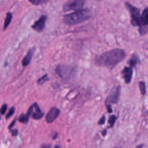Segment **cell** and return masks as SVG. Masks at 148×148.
Instances as JSON below:
<instances>
[{"label":"cell","mask_w":148,"mask_h":148,"mask_svg":"<svg viewBox=\"0 0 148 148\" xmlns=\"http://www.w3.org/2000/svg\"><path fill=\"white\" fill-rule=\"evenodd\" d=\"M126 57V53L122 49H116L106 52L96 59V63L100 67L112 68Z\"/></svg>","instance_id":"1"},{"label":"cell","mask_w":148,"mask_h":148,"mask_svg":"<svg viewBox=\"0 0 148 148\" xmlns=\"http://www.w3.org/2000/svg\"><path fill=\"white\" fill-rule=\"evenodd\" d=\"M91 11L89 9H82L64 16V22L68 25H75L81 23L91 17Z\"/></svg>","instance_id":"2"},{"label":"cell","mask_w":148,"mask_h":148,"mask_svg":"<svg viewBox=\"0 0 148 148\" xmlns=\"http://www.w3.org/2000/svg\"><path fill=\"white\" fill-rule=\"evenodd\" d=\"M120 96V86H115L111 90L109 95L105 100V106L109 113L112 112L111 104H116L119 102Z\"/></svg>","instance_id":"3"},{"label":"cell","mask_w":148,"mask_h":148,"mask_svg":"<svg viewBox=\"0 0 148 148\" xmlns=\"http://www.w3.org/2000/svg\"><path fill=\"white\" fill-rule=\"evenodd\" d=\"M85 1L83 0H73L66 2L63 7L64 12L70 11H80L83 7Z\"/></svg>","instance_id":"4"},{"label":"cell","mask_w":148,"mask_h":148,"mask_svg":"<svg viewBox=\"0 0 148 148\" xmlns=\"http://www.w3.org/2000/svg\"><path fill=\"white\" fill-rule=\"evenodd\" d=\"M125 6L127 9L129 11L131 17V24L133 26H137V22L140 17V10L135 7H134L129 3L126 2Z\"/></svg>","instance_id":"5"},{"label":"cell","mask_w":148,"mask_h":148,"mask_svg":"<svg viewBox=\"0 0 148 148\" xmlns=\"http://www.w3.org/2000/svg\"><path fill=\"white\" fill-rule=\"evenodd\" d=\"M60 114V110L56 107L52 108L47 114L45 120L48 123H52L57 118Z\"/></svg>","instance_id":"6"},{"label":"cell","mask_w":148,"mask_h":148,"mask_svg":"<svg viewBox=\"0 0 148 148\" xmlns=\"http://www.w3.org/2000/svg\"><path fill=\"white\" fill-rule=\"evenodd\" d=\"M47 19V17L45 15L41 16L38 20H36L34 24L31 26L32 28L35 31L41 32H42L45 26V23Z\"/></svg>","instance_id":"7"},{"label":"cell","mask_w":148,"mask_h":148,"mask_svg":"<svg viewBox=\"0 0 148 148\" xmlns=\"http://www.w3.org/2000/svg\"><path fill=\"white\" fill-rule=\"evenodd\" d=\"M147 26H148V7L143 11L137 24V26H139V27H146Z\"/></svg>","instance_id":"8"},{"label":"cell","mask_w":148,"mask_h":148,"mask_svg":"<svg viewBox=\"0 0 148 148\" xmlns=\"http://www.w3.org/2000/svg\"><path fill=\"white\" fill-rule=\"evenodd\" d=\"M32 106V112L31 116L35 120H40L44 116V113L41 110L37 103H34Z\"/></svg>","instance_id":"9"},{"label":"cell","mask_w":148,"mask_h":148,"mask_svg":"<svg viewBox=\"0 0 148 148\" xmlns=\"http://www.w3.org/2000/svg\"><path fill=\"white\" fill-rule=\"evenodd\" d=\"M133 70L131 67H125L122 71L123 78L126 83H129L131 82L133 77Z\"/></svg>","instance_id":"10"},{"label":"cell","mask_w":148,"mask_h":148,"mask_svg":"<svg viewBox=\"0 0 148 148\" xmlns=\"http://www.w3.org/2000/svg\"><path fill=\"white\" fill-rule=\"evenodd\" d=\"M34 50H35L34 48H32L30 49L27 52V53L26 54V55L25 56V57L23 58L22 61V64L24 67H26L30 64L32 59V57L33 56V54L34 53Z\"/></svg>","instance_id":"11"},{"label":"cell","mask_w":148,"mask_h":148,"mask_svg":"<svg viewBox=\"0 0 148 148\" xmlns=\"http://www.w3.org/2000/svg\"><path fill=\"white\" fill-rule=\"evenodd\" d=\"M12 15L10 12H8L6 16L5 20L4 22V30H6V28L8 27V26L9 25L12 21Z\"/></svg>","instance_id":"12"},{"label":"cell","mask_w":148,"mask_h":148,"mask_svg":"<svg viewBox=\"0 0 148 148\" xmlns=\"http://www.w3.org/2000/svg\"><path fill=\"white\" fill-rule=\"evenodd\" d=\"M138 60H139V59H138V57L137 55H134V54L133 55L129 61L130 66V67H131L133 68V67H134L136 65Z\"/></svg>","instance_id":"13"},{"label":"cell","mask_w":148,"mask_h":148,"mask_svg":"<svg viewBox=\"0 0 148 148\" xmlns=\"http://www.w3.org/2000/svg\"><path fill=\"white\" fill-rule=\"evenodd\" d=\"M30 116L26 114H22L19 118H18V121L20 123L27 124L28 122V119H29Z\"/></svg>","instance_id":"14"},{"label":"cell","mask_w":148,"mask_h":148,"mask_svg":"<svg viewBox=\"0 0 148 148\" xmlns=\"http://www.w3.org/2000/svg\"><path fill=\"white\" fill-rule=\"evenodd\" d=\"M117 119V117L115 115H110L108 120V123L109 124V127L112 128L114 127L115 122Z\"/></svg>","instance_id":"15"},{"label":"cell","mask_w":148,"mask_h":148,"mask_svg":"<svg viewBox=\"0 0 148 148\" xmlns=\"http://www.w3.org/2000/svg\"><path fill=\"white\" fill-rule=\"evenodd\" d=\"M139 89L141 91V94L142 95H144L146 93V86L145 83L143 82H139Z\"/></svg>","instance_id":"16"},{"label":"cell","mask_w":148,"mask_h":148,"mask_svg":"<svg viewBox=\"0 0 148 148\" xmlns=\"http://www.w3.org/2000/svg\"><path fill=\"white\" fill-rule=\"evenodd\" d=\"M48 80H49V78L48 77V75L46 74V75H44L42 78L39 79L38 80V81H37V83H38L39 85H42V84H44L45 82H46Z\"/></svg>","instance_id":"17"},{"label":"cell","mask_w":148,"mask_h":148,"mask_svg":"<svg viewBox=\"0 0 148 148\" xmlns=\"http://www.w3.org/2000/svg\"><path fill=\"white\" fill-rule=\"evenodd\" d=\"M30 3L34 4V5H39L41 4H44V3H46V2H48V1H46V0H30L29 1Z\"/></svg>","instance_id":"18"},{"label":"cell","mask_w":148,"mask_h":148,"mask_svg":"<svg viewBox=\"0 0 148 148\" xmlns=\"http://www.w3.org/2000/svg\"><path fill=\"white\" fill-rule=\"evenodd\" d=\"M139 32L140 33V35H143L147 32H148V26L146 27H140L139 29Z\"/></svg>","instance_id":"19"},{"label":"cell","mask_w":148,"mask_h":148,"mask_svg":"<svg viewBox=\"0 0 148 148\" xmlns=\"http://www.w3.org/2000/svg\"><path fill=\"white\" fill-rule=\"evenodd\" d=\"M15 107L12 106V107L11 108V109H9V112L8 113V114L6 116V119H8L9 118H10L13 115V114L15 113Z\"/></svg>","instance_id":"20"},{"label":"cell","mask_w":148,"mask_h":148,"mask_svg":"<svg viewBox=\"0 0 148 148\" xmlns=\"http://www.w3.org/2000/svg\"><path fill=\"white\" fill-rule=\"evenodd\" d=\"M7 110V104H3L0 109V112L2 115H4L5 113L6 112V111Z\"/></svg>","instance_id":"21"},{"label":"cell","mask_w":148,"mask_h":148,"mask_svg":"<svg viewBox=\"0 0 148 148\" xmlns=\"http://www.w3.org/2000/svg\"><path fill=\"white\" fill-rule=\"evenodd\" d=\"M105 116L104 115H103L101 118L99 120L98 122V124H100V125H102L105 123Z\"/></svg>","instance_id":"22"},{"label":"cell","mask_w":148,"mask_h":148,"mask_svg":"<svg viewBox=\"0 0 148 148\" xmlns=\"http://www.w3.org/2000/svg\"><path fill=\"white\" fill-rule=\"evenodd\" d=\"M11 134H12V136H17L18 135V131L17 129H13V130H11Z\"/></svg>","instance_id":"23"},{"label":"cell","mask_w":148,"mask_h":148,"mask_svg":"<svg viewBox=\"0 0 148 148\" xmlns=\"http://www.w3.org/2000/svg\"><path fill=\"white\" fill-rule=\"evenodd\" d=\"M16 119L14 120L12 122V123H11L9 124V126H8V128L10 130H11V128L15 126V123H16Z\"/></svg>","instance_id":"24"},{"label":"cell","mask_w":148,"mask_h":148,"mask_svg":"<svg viewBox=\"0 0 148 148\" xmlns=\"http://www.w3.org/2000/svg\"><path fill=\"white\" fill-rule=\"evenodd\" d=\"M41 148H51V145L49 144H44L41 146Z\"/></svg>","instance_id":"25"},{"label":"cell","mask_w":148,"mask_h":148,"mask_svg":"<svg viewBox=\"0 0 148 148\" xmlns=\"http://www.w3.org/2000/svg\"><path fill=\"white\" fill-rule=\"evenodd\" d=\"M101 133H102V134L103 136H105V135H106V130L105 129V130H104L102 131Z\"/></svg>","instance_id":"26"},{"label":"cell","mask_w":148,"mask_h":148,"mask_svg":"<svg viewBox=\"0 0 148 148\" xmlns=\"http://www.w3.org/2000/svg\"><path fill=\"white\" fill-rule=\"evenodd\" d=\"M143 144H141V145H138L136 148H143Z\"/></svg>","instance_id":"27"},{"label":"cell","mask_w":148,"mask_h":148,"mask_svg":"<svg viewBox=\"0 0 148 148\" xmlns=\"http://www.w3.org/2000/svg\"><path fill=\"white\" fill-rule=\"evenodd\" d=\"M55 148H59V146L57 145V146H55Z\"/></svg>","instance_id":"28"},{"label":"cell","mask_w":148,"mask_h":148,"mask_svg":"<svg viewBox=\"0 0 148 148\" xmlns=\"http://www.w3.org/2000/svg\"><path fill=\"white\" fill-rule=\"evenodd\" d=\"M0 120H1V116H0Z\"/></svg>","instance_id":"29"},{"label":"cell","mask_w":148,"mask_h":148,"mask_svg":"<svg viewBox=\"0 0 148 148\" xmlns=\"http://www.w3.org/2000/svg\"><path fill=\"white\" fill-rule=\"evenodd\" d=\"M115 148H118V147H115Z\"/></svg>","instance_id":"30"}]
</instances>
